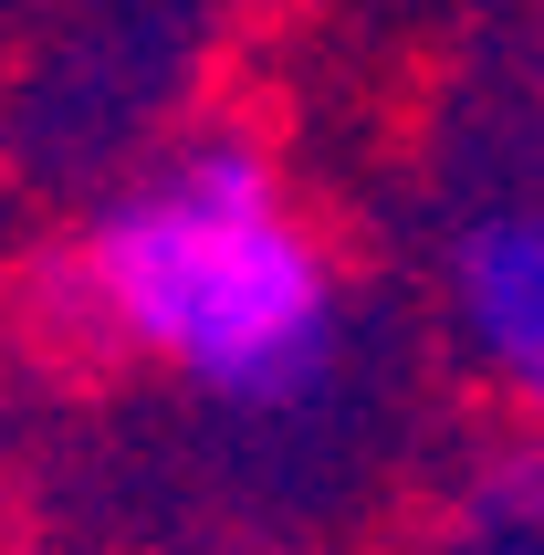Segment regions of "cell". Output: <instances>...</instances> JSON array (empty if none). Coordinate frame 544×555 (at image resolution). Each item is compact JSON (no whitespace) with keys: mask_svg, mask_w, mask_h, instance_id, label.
Returning <instances> with one entry per match:
<instances>
[{"mask_svg":"<svg viewBox=\"0 0 544 555\" xmlns=\"http://www.w3.org/2000/svg\"><path fill=\"white\" fill-rule=\"evenodd\" d=\"M74 294L220 409H303L346 357V273L251 126H189L85 220Z\"/></svg>","mask_w":544,"mask_h":555,"instance_id":"6da1fadb","label":"cell"},{"mask_svg":"<svg viewBox=\"0 0 544 555\" xmlns=\"http://www.w3.org/2000/svg\"><path fill=\"white\" fill-rule=\"evenodd\" d=\"M440 314L461 367L514 409V430H544V199H482L451 220Z\"/></svg>","mask_w":544,"mask_h":555,"instance_id":"7a4b0ae2","label":"cell"},{"mask_svg":"<svg viewBox=\"0 0 544 555\" xmlns=\"http://www.w3.org/2000/svg\"><path fill=\"white\" fill-rule=\"evenodd\" d=\"M482 514H492V525H514V534H544V430L492 440V462H482Z\"/></svg>","mask_w":544,"mask_h":555,"instance_id":"3957f363","label":"cell"}]
</instances>
